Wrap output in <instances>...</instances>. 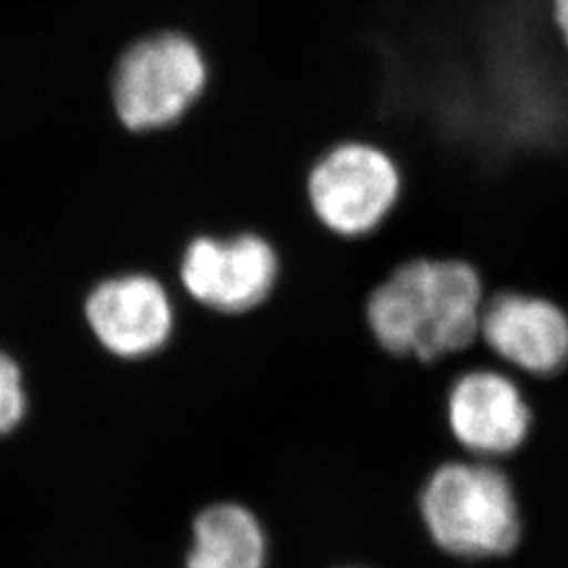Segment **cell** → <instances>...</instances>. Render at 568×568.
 I'll return each mask as SVG.
<instances>
[{"mask_svg":"<svg viewBox=\"0 0 568 568\" xmlns=\"http://www.w3.org/2000/svg\"><path fill=\"white\" fill-rule=\"evenodd\" d=\"M487 297L478 265L466 257H408L368 293L366 328L389 356L432 365L480 339Z\"/></svg>","mask_w":568,"mask_h":568,"instance_id":"cell-1","label":"cell"},{"mask_svg":"<svg viewBox=\"0 0 568 568\" xmlns=\"http://www.w3.org/2000/svg\"><path fill=\"white\" fill-rule=\"evenodd\" d=\"M417 509L429 541L467 562L508 558L525 537L518 493L497 462L438 464L419 488Z\"/></svg>","mask_w":568,"mask_h":568,"instance_id":"cell-2","label":"cell"},{"mask_svg":"<svg viewBox=\"0 0 568 568\" xmlns=\"http://www.w3.org/2000/svg\"><path fill=\"white\" fill-rule=\"evenodd\" d=\"M405 194L396 159L375 143L349 140L323 152L305 175V201L316 225L345 243L377 236Z\"/></svg>","mask_w":568,"mask_h":568,"instance_id":"cell-3","label":"cell"},{"mask_svg":"<svg viewBox=\"0 0 568 568\" xmlns=\"http://www.w3.org/2000/svg\"><path fill=\"white\" fill-rule=\"evenodd\" d=\"M209 63L183 32L163 30L131 42L112 72V102L124 129L161 131L182 121L203 98Z\"/></svg>","mask_w":568,"mask_h":568,"instance_id":"cell-4","label":"cell"},{"mask_svg":"<svg viewBox=\"0 0 568 568\" xmlns=\"http://www.w3.org/2000/svg\"><path fill=\"white\" fill-rule=\"evenodd\" d=\"M281 272L278 246L257 227L199 232L185 241L180 255V281L187 297L225 316L264 305Z\"/></svg>","mask_w":568,"mask_h":568,"instance_id":"cell-5","label":"cell"},{"mask_svg":"<svg viewBox=\"0 0 568 568\" xmlns=\"http://www.w3.org/2000/svg\"><path fill=\"white\" fill-rule=\"evenodd\" d=\"M82 316L103 352L126 363L163 352L175 333L173 297L145 272H124L93 284Z\"/></svg>","mask_w":568,"mask_h":568,"instance_id":"cell-6","label":"cell"},{"mask_svg":"<svg viewBox=\"0 0 568 568\" xmlns=\"http://www.w3.org/2000/svg\"><path fill=\"white\" fill-rule=\"evenodd\" d=\"M450 438L467 457L497 462L516 455L532 432V408L520 384L501 368H467L447 392Z\"/></svg>","mask_w":568,"mask_h":568,"instance_id":"cell-7","label":"cell"},{"mask_svg":"<svg viewBox=\"0 0 568 568\" xmlns=\"http://www.w3.org/2000/svg\"><path fill=\"white\" fill-rule=\"evenodd\" d=\"M480 342L514 371L556 377L568 366V312L539 293L497 291L485 302Z\"/></svg>","mask_w":568,"mask_h":568,"instance_id":"cell-8","label":"cell"},{"mask_svg":"<svg viewBox=\"0 0 568 568\" xmlns=\"http://www.w3.org/2000/svg\"><path fill=\"white\" fill-rule=\"evenodd\" d=\"M183 568H267L270 537L262 518L239 501L204 506L192 520Z\"/></svg>","mask_w":568,"mask_h":568,"instance_id":"cell-9","label":"cell"},{"mask_svg":"<svg viewBox=\"0 0 568 568\" xmlns=\"http://www.w3.org/2000/svg\"><path fill=\"white\" fill-rule=\"evenodd\" d=\"M28 389L20 363L0 352V438L13 434L28 415Z\"/></svg>","mask_w":568,"mask_h":568,"instance_id":"cell-10","label":"cell"},{"mask_svg":"<svg viewBox=\"0 0 568 568\" xmlns=\"http://www.w3.org/2000/svg\"><path fill=\"white\" fill-rule=\"evenodd\" d=\"M551 21L568 53V0H551Z\"/></svg>","mask_w":568,"mask_h":568,"instance_id":"cell-11","label":"cell"},{"mask_svg":"<svg viewBox=\"0 0 568 568\" xmlns=\"http://www.w3.org/2000/svg\"><path fill=\"white\" fill-rule=\"evenodd\" d=\"M339 568H366V567H339Z\"/></svg>","mask_w":568,"mask_h":568,"instance_id":"cell-12","label":"cell"}]
</instances>
